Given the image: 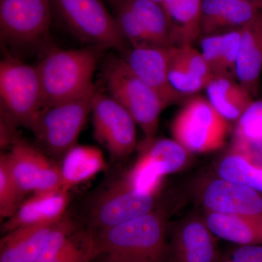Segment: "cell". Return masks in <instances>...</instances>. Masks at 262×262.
I'll use <instances>...</instances> for the list:
<instances>
[{"mask_svg": "<svg viewBox=\"0 0 262 262\" xmlns=\"http://www.w3.org/2000/svg\"><path fill=\"white\" fill-rule=\"evenodd\" d=\"M248 3H251L258 8V9L262 10V0H246Z\"/></svg>", "mask_w": 262, "mask_h": 262, "instance_id": "obj_36", "label": "cell"}, {"mask_svg": "<svg viewBox=\"0 0 262 262\" xmlns=\"http://www.w3.org/2000/svg\"><path fill=\"white\" fill-rule=\"evenodd\" d=\"M101 48H53L37 65L44 107L77 97L91 89ZM43 107V108H44Z\"/></svg>", "mask_w": 262, "mask_h": 262, "instance_id": "obj_2", "label": "cell"}, {"mask_svg": "<svg viewBox=\"0 0 262 262\" xmlns=\"http://www.w3.org/2000/svg\"><path fill=\"white\" fill-rule=\"evenodd\" d=\"M166 214L157 208L141 216L99 231L94 236L100 255L132 262H165L168 256Z\"/></svg>", "mask_w": 262, "mask_h": 262, "instance_id": "obj_1", "label": "cell"}, {"mask_svg": "<svg viewBox=\"0 0 262 262\" xmlns=\"http://www.w3.org/2000/svg\"><path fill=\"white\" fill-rule=\"evenodd\" d=\"M172 136L189 153L203 154L225 145L229 121L212 106L208 98L194 96L184 103L170 125Z\"/></svg>", "mask_w": 262, "mask_h": 262, "instance_id": "obj_5", "label": "cell"}, {"mask_svg": "<svg viewBox=\"0 0 262 262\" xmlns=\"http://www.w3.org/2000/svg\"><path fill=\"white\" fill-rule=\"evenodd\" d=\"M201 200L207 211L262 220V192L251 187L214 179L202 191Z\"/></svg>", "mask_w": 262, "mask_h": 262, "instance_id": "obj_15", "label": "cell"}, {"mask_svg": "<svg viewBox=\"0 0 262 262\" xmlns=\"http://www.w3.org/2000/svg\"><path fill=\"white\" fill-rule=\"evenodd\" d=\"M75 230L70 217L64 215L52 231L42 251L34 262H58L60 255Z\"/></svg>", "mask_w": 262, "mask_h": 262, "instance_id": "obj_30", "label": "cell"}, {"mask_svg": "<svg viewBox=\"0 0 262 262\" xmlns=\"http://www.w3.org/2000/svg\"><path fill=\"white\" fill-rule=\"evenodd\" d=\"M58 222L27 226L8 232L0 243V262L35 261Z\"/></svg>", "mask_w": 262, "mask_h": 262, "instance_id": "obj_19", "label": "cell"}, {"mask_svg": "<svg viewBox=\"0 0 262 262\" xmlns=\"http://www.w3.org/2000/svg\"><path fill=\"white\" fill-rule=\"evenodd\" d=\"M158 198L136 189L124 177L99 194L90 212V222L99 231L120 225L154 211Z\"/></svg>", "mask_w": 262, "mask_h": 262, "instance_id": "obj_8", "label": "cell"}, {"mask_svg": "<svg viewBox=\"0 0 262 262\" xmlns=\"http://www.w3.org/2000/svg\"><path fill=\"white\" fill-rule=\"evenodd\" d=\"M99 256L94 236L89 235L84 244H78L70 237L60 255L58 262H91Z\"/></svg>", "mask_w": 262, "mask_h": 262, "instance_id": "obj_31", "label": "cell"}, {"mask_svg": "<svg viewBox=\"0 0 262 262\" xmlns=\"http://www.w3.org/2000/svg\"><path fill=\"white\" fill-rule=\"evenodd\" d=\"M168 77L174 89L184 96L196 94L206 88V84L193 72L182 46L168 48Z\"/></svg>", "mask_w": 262, "mask_h": 262, "instance_id": "obj_26", "label": "cell"}, {"mask_svg": "<svg viewBox=\"0 0 262 262\" xmlns=\"http://www.w3.org/2000/svg\"><path fill=\"white\" fill-rule=\"evenodd\" d=\"M152 1L155 2V3H158L162 6V3H163V0H152Z\"/></svg>", "mask_w": 262, "mask_h": 262, "instance_id": "obj_37", "label": "cell"}, {"mask_svg": "<svg viewBox=\"0 0 262 262\" xmlns=\"http://www.w3.org/2000/svg\"><path fill=\"white\" fill-rule=\"evenodd\" d=\"M98 89L94 84L80 96L44 107L39 112L29 128L45 152L63 158L69 150L77 145L81 131L92 111Z\"/></svg>", "mask_w": 262, "mask_h": 262, "instance_id": "obj_3", "label": "cell"}, {"mask_svg": "<svg viewBox=\"0 0 262 262\" xmlns=\"http://www.w3.org/2000/svg\"><path fill=\"white\" fill-rule=\"evenodd\" d=\"M108 2H110V0H108Z\"/></svg>", "mask_w": 262, "mask_h": 262, "instance_id": "obj_38", "label": "cell"}, {"mask_svg": "<svg viewBox=\"0 0 262 262\" xmlns=\"http://www.w3.org/2000/svg\"><path fill=\"white\" fill-rule=\"evenodd\" d=\"M103 77L110 96L128 112L146 139H154L160 115L167 107L159 96L132 72L122 58H108L103 67Z\"/></svg>", "mask_w": 262, "mask_h": 262, "instance_id": "obj_4", "label": "cell"}, {"mask_svg": "<svg viewBox=\"0 0 262 262\" xmlns=\"http://www.w3.org/2000/svg\"><path fill=\"white\" fill-rule=\"evenodd\" d=\"M24 194L10 173L4 153L0 156V218L10 219L24 203Z\"/></svg>", "mask_w": 262, "mask_h": 262, "instance_id": "obj_27", "label": "cell"}, {"mask_svg": "<svg viewBox=\"0 0 262 262\" xmlns=\"http://www.w3.org/2000/svg\"><path fill=\"white\" fill-rule=\"evenodd\" d=\"M217 238L205 219L189 217L172 232L167 258L169 262H218L222 254Z\"/></svg>", "mask_w": 262, "mask_h": 262, "instance_id": "obj_13", "label": "cell"}, {"mask_svg": "<svg viewBox=\"0 0 262 262\" xmlns=\"http://www.w3.org/2000/svg\"><path fill=\"white\" fill-rule=\"evenodd\" d=\"M222 34V77L234 79L236 77V63L241 40V28L233 29Z\"/></svg>", "mask_w": 262, "mask_h": 262, "instance_id": "obj_32", "label": "cell"}, {"mask_svg": "<svg viewBox=\"0 0 262 262\" xmlns=\"http://www.w3.org/2000/svg\"><path fill=\"white\" fill-rule=\"evenodd\" d=\"M222 40L223 34L204 36L201 41V53L213 77L222 75Z\"/></svg>", "mask_w": 262, "mask_h": 262, "instance_id": "obj_33", "label": "cell"}, {"mask_svg": "<svg viewBox=\"0 0 262 262\" xmlns=\"http://www.w3.org/2000/svg\"><path fill=\"white\" fill-rule=\"evenodd\" d=\"M205 89L212 106L229 122L237 121L254 101L238 81L228 77H213Z\"/></svg>", "mask_w": 262, "mask_h": 262, "instance_id": "obj_22", "label": "cell"}, {"mask_svg": "<svg viewBox=\"0 0 262 262\" xmlns=\"http://www.w3.org/2000/svg\"><path fill=\"white\" fill-rule=\"evenodd\" d=\"M168 48H131L122 58L132 72L159 96L166 106L178 102L184 96L174 89L169 80Z\"/></svg>", "mask_w": 262, "mask_h": 262, "instance_id": "obj_14", "label": "cell"}, {"mask_svg": "<svg viewBox=\"0 0 262 262\" xmlns=\"http://www.w3.org/2000/svg\"><path fill=\"white\" fill-rule=\"evenodd\" d=\"M51 0H0V32L8 42L30 45L46 37L51 24Z\"/></svg>", "mask_w": 262, "mask_h": 262, "instance_id": "obj_11", "label": "cell"}, {"mask_svg": "<svg viewBox=\"0 0 262 262\" xmlns=\"http://www.w3.org/2000/svg\"><path fill=\"white\" fill-rule=\"evenodd\" d=\"M261 139L262 101H254L237 120L233 141L252 144Z\"/></svg>", "mask_w": 262, "mask_h": 262, "instance_id": "obj_29", "label": "cell"}, {"mask_svg": "<svg viewBox=\"0 0 262 262\" xmlns=\"http://www.w3.org/2000/svg\"><path fill=\"white\" fill-rule=\"evenodd\" d=\"M146 33L150 45L156 47L173 46L168 18L163 7L152 0H125Z\"/></svg>", "mask_w": 262, "mask_h": 262, "instance_id": "obj_24", "label": "cell"}, {"mask_svg": "<svg viewBox=\"0 0 262 262\" xmlns=\"http://www.w3.org/2000/svg\"><path fill=\"white\" fill-rule=\"evenodd\" d=\"M189 155L174 139H146L137 161L125 177L140 190L160 192L164 177L184 168Z\"/></svg>", "mask_w": 262, "mask_h": 262, "instance_id": "obj_9", "label": "cell"}, {"mask_svg": "<svg viewBox=\"0 0 262 262\" xmlns=\"http://www.w3.org/2000/svg\"><path fill=\"white\" fill-rule=\"evenodd\" d=\"M217 171L221 179L262 192V169L233 150L221 160Z\"/></svg>", "mask_w": 262, "mask_h": 262, "instance_id": "obj_25", "label": "cell"}, {"mask_svg": "<svg viewBox=\"0 0 262 262\" xmlns=\"http://www.w3.org/2000/svg\"><path fill=\"white\" fill-rule=\"evenodd\" d=\"M0 98L3 115L15 125L28 127L44 107L37 66L13 58L0 63Z\"/></svg>", "mask_w": 262, "mask_h": 262, "instance_id": "obj_6", "label": "cell"}, {"mask_svg": "<svg viewBox=\"0 0 262 262\" xmlns=\"http://www.w3.org/2000/svg\"><path fill=\"white\" fill-rule=\"evenodd\" d=\"M262 72V11L241 27L236 78L253 98L258 95Z\"/></svg>", "mask_w": 262, "mask_h": 262, "instance_id": "obj_17", "label": "cell"}, {"mask_svg": "<svg viewBox=\"0 0 262 262\" xmlns=\"http://www.w3.org/2000/svg\"><path fill=\"white\" fill-rule=\"evenodd\" d=\"M62 187L67 190L92 179L106 168L102 151L95 146L75 145L62 158Z\"/></svg>", "mask_w": 262, "mask_h": 262, "instance_id": "obj_23", "label": "cell"}, {"mask_svg": "<svg viewBox=\"0 0 262 262\" xmlns=\"http://www.w3.org/2000/svg\"><path fill=\"white\" fill-rule=\"evenodd\" d=\"M218 262H262V245L239 246L222 255Z\"/></svg>", "mask_w": 262, "mask_h": 262, "instance_id": "obj_34", "label": "cell"}, {"mask_svg": "<svg viewBox=\"0 0 262 262\" xmlns=\"http://www.w3.org/2000/svg\"><path fill=\"white\" fill-rule=\"evenodd\" d=\"M115 10V20L122 36L131 48L152 46L136 15L125 0H110Z\"/></svg>", "mask_w": 262, "mask_h": 262, "instance_id": "obj_28", "label": "cell"}, {"mask_svg": "<svg viewBox=\"0 0 262 262\" xmlns=\"http://www.w3.org/2000/svg\"><path fill=\"white\" fill-rule=\"evenodd\" d=\"M91 114L95 139L114 158L122 159L134 151L137 146L135 120L115 98L98 89Z\"/></svg>", "mask_w": 262, "mask_h": 262, "instance_id": "obj_10", "label": "cell"}, {"mask_svg": "<svg viewBox=\"0 0 262 262\" xmlns=\"http://www.w3.org/2000/svg\"><path fill=\"white\" fill-rule=\"evenodd\" d=\"M52 7L72 34L84 42L103 49L126 53L127 42L115 16L101 0H51Z\"/></svg>", "mask_w": 262, "mask_h": 262, "instance_id": "obj_7", "label": "cell"}, {"mask_svg": "<svg viewBox=\"0 0 262 262\" xmlns=\"http://www.w3.org/2000/svg\"><path fill=\"white\" fill-rule=\"evenodd\" d=\"M205 220L218 238L239 246L262 245L261 219L207 211Z\"/></svg>", "mask_w": 262, "mask_h": 262, "instance_id": "obj_20", "label": "cell"}, {"mask_svg": "<svg viewBox=\"0 0 262 262\" xmlns=\"http://www.w3.org/2000/svg\"><path fill=\"white\" fill-rule=\"evenodd\" d=\"M64 188L33 193L3 225L4 232L27 226L57 223L65 215L70 192Z\"/></svg>", "mask_w": 262, "mask_h": 262, "instance_id": "obj_16", "label": "cell"}, {"mask_svg": "<svg viewBox=\"0 0 262 262\" xmlns=\"http://www.w3.org/2000/svg\"><path fill=\"white\" fill-rule=\"evenodd\" d=\"M261 11L246 0H203L201 34L210 35L230 27L241 28Z\"/></svg>", "mask_w": 262, "mask_h": 262, "instance_id": "obj_18", "label": "cell"}, {"mask_svg": "<svg viewBox=\"0 0 262 262\" xmlns=\"http://www.w3.org/2000/svg\"><path fill=\"white\" fill-rule=\"evenodd\" d=\"M103 256H104V258L101 262H132L123 259V258L110 256V255H103Z\"/></svg>", "mask_w": 262, "mask_h": 262, "instance_id": "obj_35", "label": "cell"}, {"mask_svg": "<svg viewBox=\"0 0 262 262\" xmlns=\"http://www.w3.org/2000/svg\"><path fill=\"white\" fill-rule=\"evenodd\" d=\"M4 154L12 177L24 194L62 187L60 167L27 141L15 138L9 152Z\"/></svg>", "mask_w": 262, "mask_h": 262, "instance_id": "obj_12", "label": "cell"}, {"mask_svg": "<svg viewBox=\"0 0 262 262\" xmlns=\"http://www.w3.org/2000/svg\"><path fill=\"white\" fill-rule=\"evenodd\" d=\"M203 0H163L173 46L192 45L201 35Z\"/></svg>", "mask_w": 262, "mask_h": 262, "instance_id": "obj_21", "label": "cell"}]
</instances>
